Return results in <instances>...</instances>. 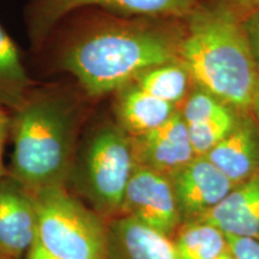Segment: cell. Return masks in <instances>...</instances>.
Returning <instances> with one entry per match:
<instances>
[{
    "label": "cell",
    "mask_w": 259,
    "mask_h": 259,
    "mask_svg": "<svg viewBox=\"0 0 259 259\" xmlns=\"http://www.w3.org/2000/svg\"><path fill=\"white\" fill-rule=\"evenodd\" d=\"M163 18L93 16L74 22L58 45L54 69L89 97L114 93L151 67L179 60L181 31Z\"/></svg>",
    "instance_id": "obj_1"
},
{
    "label": "cell",
    "mask_w": 259,
    "mask_h": 259,
    "mask_svg": "<svg viewBox=\"0 0 259 259\" xmlns=\"http://www.w3.org/2000/svg\"><path fill=\"white\" fill-rule=\"evenodd\" d=\"M80 88L53 84L32 88L12 112V154L9 174L31 192L66 186L84 116Z\"/></svg>",
    "instance_id": "obj_2"
},
{
    "label": "cell",
    "mask_w": 259,
    "mask_h": 259,
    "mask_svg": "<svg viewBox=\"0 0 259 259\" xmlns=\"http://www.w3.org/2000/svg\"><path fill=\"white\" fill-rule=\"evenodd\" d=\"M179 60L194 85L238 112H250L259 88V69L242 18L222 6H203L186 18Z\"/></svg>",
    "instance_id": "obj_3"
},
{
    "label": "cell",
    "mask_w": 259,
    "mask_h": 259,
    "mask_svg": "<svg viewBox=\"0 0 259 259\" xmlns=\"http://www.w3.org/2000/svg\"><path fill=\"white\" fill-rule=\"evenodd\" d=\"M135 164L131 137L116 122H106L79 142L67 183L101 218L114 219Z\"/></svg>",
    "instance_id": "obj_4"
},
{
    "label": "cell",
    "mask_w": 259,
    "mask_h": 259,
    "mask_svg": "<svg viewBox=\"0 0 259 259\" xmlns=\"http://www.w3.org/2000/svg\"><path fill=\"white\" fill-rule=\"evenodd\" d=\"M36 242L61 259H109L108 225L66 186L34 192Z\"/></svg>",
    "instance_id": "obj_5"
},
{
    "label": "cell",
    "mask_w": 259,
    "mask_h": 259,
    "mask_svg": "<svg viewBox=\"0 0 259 259\" xmlns=\"http://www.w3.org/2000/svg\"><path fill=\"white\" fill-rule=\"evenodd\" d=\"M199 5L197 0H32L28 30L38 50L67 16L80 9L99 8L120 17L186 19Z\"/></svg>",
    "instance_id": "obj_6"
},
{
    "label": "cell",
    "mask_w": 259,
    "mask_h": 259,
    "mask_svg": "<svg viewBox=\"0 0 259 259\" xmlns=\"http://www.w3.org/2000/svg\"><path fill=\"white\" fill-rule=\"evenodd\" d=\"M120 215L171 238L181 218L169 177L136 163L126 187Z\"/></svg>",
    "instance_id": "obj_7"
},
{
    "label": "cell",
    "mask_w": 259,
    "mask_h": 259,
    "mask_svg": "<svg viewBox=\"0 0 259 259\" xmlns=\"http://www.w3.org/2000/svg\"><path fill=\"white\" fill-rule=\"evenodd\" d=\"M181 223L219 205L235 185L205 156H196L169 177Z\"/></svg>",
    "instance_id": "obj_8"
},
{
    "label": "cell",
    "mask_w": 259,
    "mask_h": 259,
    "mask_svg": "<svg viewBox=\"0 0 259 259\" xmlns=\"http://www.w3.org/2000/svg\"><path fill=\"white\" fill-rule=\"evenodd\" d=\"M34 192L10 174L0 180V257L18 259L36 240Z\"/></svg>",
    "instance_id": "obj_9"
},
{
    "label": "cell",
    "mask_w": 259,
    "mask_h": 259,
    "mask_svg": "<svg viewBox=\"0 0 259 259\" xmlns=\"http://www.w3.org/2000/svg\"><path fill=\"white\" fill-rule=\"evenodd\" d=\"M131 139L136 163L167 177L173 176L196 157L179 109L160 127Z\"/></svg>",
    "instance_id": "obj_10"
},
{
    "label": "cell",
    "mask_w": 259,
    "mask_h": 259,
    "mask_svg": "<svg viewBox=\"0 0 259 259\" xmlns=\"http://www.w3.org/2000/svg\"><path fill=\"white\" fill-rule=\"evenodd\" d=\"M234 185L259 173V127L251 112H241L231 134L205 155Z\"/></svg>",
    "instance_id": "obj_11"
},
{
    "label": "cell",
    "mask_w": 259,
    "mask_h": 259,
    "mask_svg": "<svg viewBox=\"0 0 259 259\" xmlns=\"http://www.w3.org/2000/svg\"><path fill=\"white\" fill-rule=\"evenodd\" d=\"M109 259H181L173 240L130 216L108 222Z\"/></svg>",
    "instance_id": "obj_12"
},
{
    "label": "cell",
    "mask_w": 259,
    "mask_h": 259,
    "mask_svg": "<svg viewBox=\"0 0 259 259\" xmlns=\"http://www.w3.org/2000/svg\"><path fill=\"white\" fill-rule=\"evenodd\" d=\"M194 221L210 223L227 235L259 240V173L236 185L219 205Z\"/></svg>",
    "instance_id": "obj_13"
},
{
    "label": "cell",
    "mask_w": 259,
    "mask_h": 259,
    "mask_svg": "<svg viewBox=\"0 0 259 259\" xmlns=\"http://www.w3.org/2000/svg\"><path fill=\"white\" fill-rule=\"evenodd\" d=\"M115 94L116 124L130 137H137L160 127L178 112V107L157 99L130 82Z\"/></svg>",
    "instance_id": "obj_14"
},
{
    "label": "cell",
    "mask_w": 259,
    "mask_h": 259,
    "mask_svg": "<svg viewBox=\"0 0 259 259\" xmlns=\"http://www.w3.org/2000/svg\"><path fill=\"white\" fill-rule=\"evenodd\" d=\"M32 88L17 46L0 24V107L16 111Z\"/></svg>",
    "instance_id": "obj_15"
},
{
    "label": "cell",
    "mask_w": 259,
    "mask_h": 259,
    "mask_svg": "<svg viewBox=\"0 0 259 259\" xmlns=\"http://www.w3.org/2000/svg\"><path fill=\"white\" fill-rule=\"evenodd\" d=\"M171 240L181 259H216L228 251L225 233L203 221L183 222Z\"/></svg>",
    "instance_id": "obj_16"
},
{
    "label": "cell",
    "mask_w": 259,
    "mask_h": 259,
    "mask_svg": "<svg viewBox=\"0 0 259 259\" xmlns=\"http://www.w3.org/2000/svg\"><path fill=\"white\" fill-rule=\"evenodd\" d=\"M132 82L150 95L177 107L189 95L190 85L193 83L189 71L180 60L145 70Z\"/></svg>",
    "instance_id": "obj_17"
},
{
    "label": "cell",
    "mask_w": 259,
    "mask_h": 259,
    "mask_svg": "<svg viewBox=\"0 0 259 259\" xmlns=\"http://www.w3.org/2000/svg\"><path fill=\"white\" fill-rule=\"evenodd\" d=\"M239 115L240 112L229 108L208 120L186 125L194 156H205L210 153L223 138L231 134Z\"/></svg>",
    "instance_id": "obj_18"
},
{
    "label": "cell",
    "mask_w": 259,
    "mask_h": 259,
    "mask_svg": "<svg viewBox=\"0 0 259 259\" xmlns=\"http://www.w3.org/2000/svg\"><path fill=\"white\" fill-rule=\"evenodd\" d=\"M183 102V108L179 112L186 125L208 120L226 112L227 109L233 108L198 87L194 92L190 93Z\"/></svg>",
    "instance_id": "obj_19"
},
{
    "label": "cell",
    "mask_w": 259,
    "mask_h": 259,
    "mask_svg": "<svg viewBox=\"0 0 259 259\" xmlns=\"http://www.w3.org/2000/svg\"><path fill=\"white\" fill-rule=\"evenodd\" d=\"M228 250L236 259H259V240L248 236L227 235Z\"/></svg>",
    "instance_id": "obj_20"
},
{
    "label": "cell",
    "mask_w": 259,
    "mask_h": 259,
    "mask_svg": "<svg viewBox=\"0 0 259 259\" xmlns=\"http://www.w3.org/2000/svg\"><path fill=\"white\" fill-rule=\"evenodd\" d=\"M242 23H244L252 53L259 69V10L242 18Z\"/></svg>",
    "instance_id": "obj_21"
},
{
    "label": "cell",
    "mask_w": 259,
    "mask_h": 259,
    "mask_svg": "<svg viewBox=\"0 0 259 259\" xmlns=\"http://www.w3.org/2000/svg\"><path fill=\"white\" fill-rule=\"evenodd\" d=\"M10 130H11V115H9L8 109L0 107V180L9 174V169L4 162V155L6 142L10 137Z\"/></svg>",
    "instance_id": "obj_22"
},
{
    "label": "cell",
    "mask_w": 259,
    "mask_h": 259,
    "mask_svg": "<svg viewBox=\"0 0 259 259\" xmlns=\"http://www.w3.org/2000/svg\"><path fill=\"white\" fill-rule=\"evenodd\" d=\"M215 5L231 10L241 18L259 10V0H213Z\"/></svg>",
    "instance_id": "obj_23"
},
{
    "label": "cell",
    "mask_w": 259,
    "mask_h": 259,
    "mask_svg": "<svg viewBox=\"0 0 259 259\" xmlns=\"http://www.w3.org/2000/svg\"><path fill=\"white\" fill-rule=\"evenodd\" d=\"M27 259H61V258L51 254L50 252H47L40 244H37L36 240H35V242L30 247V250L28 251Z\"/></svg>",
    "instance_id": "obj_24"
},
{
    "label": "cell",
    "mask_w": 259,
    "mask_h": 259,
    "mask_svg": "<svg viewBox=\"0 0 259 259\" xmlns=\"http://www.w3.org/2000/svg\"><path fill=\"white\" fill-rule=\"evenodd\" d=\"M250 112H251L252 116L254 118V120H255V122H257V125L259 127V88L257 90V94H255L254 101H253V103H252Z\"/></svg>",
    "instance_id": "obj_25"
},
{
    "label": "cell",
    "mask_w": 259,
    "mask_h": 259,
    "mask_svg": "<svg viewBox=\"0 0 259 259\" xmlns=\"http://www.w3.org/2000/svg\"><path fill=\"white\" fill-rule=\"evenodd\" d=\"M216 259H236V258L232 254V252L228 250V251H226L225 253L221 254V255H220V257H218Z\"/></svg>",
    "instance_id": "obj_26"
},
{
    "label": "cell",
    "mask_w": 259,
    "mask_h": 259,
    "mask_svg": "<svg viewBox=\"0 0 259 259\" xmlns=\"http://www.w3.org/2000/svg\"><path fill=\"white\" fill-rule=\"evenodd\" d=\"M0 259H10V258H3V257H0Z\"/></svg>",
    "instance_id": "obj_27"
}]
</instances>
